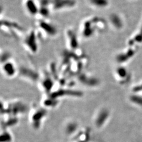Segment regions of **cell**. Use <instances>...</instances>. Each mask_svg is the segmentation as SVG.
Masks as SVG:
<instances>
[{
    "mask_svg": "<svg viewBox=\"0 0 142 142\" xmlns=\"http://www.w3.org/2000/svg\"><path fill=\"white\" fill-rule=\"evenodd\" d=\"M101 19L97 17L86 20L81 25L82 35L85 38H90L102 30Z\"/></svg>",
    "mask_w": 142,
    "mask_h": 142,
    "instance_id": "cell-1",
    "label": "cell"
},
{
    "mask_svg": "<svg viewBox=\"0 0 142 142\" xmlns=\"http://www.w3.org/2000/svg\"><path fill=\"white\" fill-rule=\"evenodd\" d=\"M46 115L47 111L44 107H33L30 115V122L33 127L36 129H38Z\"/></svg>",
    "mask_w": 142,
    "mask_h": 142,
    "instance_id": "cell-2",
    "label": "cell"
},
{
    "mask_svg": "<svg viewBox=\"0 0 142 142\" xmlns=\"http://www.w3.org/2000/svg\"><path fill=\"white\" fill-rule=\"evenodd\" d=\"M34 30L31 31L25 37L23 44L25 49L32 54L37 52L38 49V39Z\"/></svg>",
    "mask_w": 142,
    "mask_h": 142,
    "instance_id": "cell-3",
    "label": "cell"
},
{
    "mask_svg": "<svg viewBox=\"0 0 142 142\" xmlns=\"http://www.w3.org/2000/svg\"><path fill=\"white\" fill-rule=\"evenodd\" d=\"M83 93L81 91L69 89H58L52 92L49 95L52 98L59 99L62 97L72 96V97H81Z\"/></svg>",
    "mask_w": 142,
    "mask_h": 142,
    "instance_id": "cell-4",
    "label": "cell"
},
{
    "mask_svg": "<svg viewBox=\"0 0 142 142\" xmlns=\"http://www.w3.org/2000/svg\"><path fill=\"white\" fill-rule=\"evenodd\" d=\"M23 5L26 12L31 16H37L39 11V4L36 0H23Z\"/></svg>",
    "mask_w": 142,
    "mask_h": 142,
    "instance_id": "cell-5",
    "label": "cell"
},
{
    "mask_svg": "<svg viewBox=\"0 0 142 142\" xmlns=\"http://www.w3.org/2000/svg\"><path fill=\"white\" fill-rule=\"evenodd\" d=\"M2 63V71L3 74L8 77H14L18 72L16 64L11 59Z\"/></svg>",
    "mask_w": 142,
    "mask_h": 142,
    "instance_id": "cell-6",
    "label": "cell"
},
{
    "mask_svg": "<svg viewBox=\"0 0 142 142\" xmlns=\"http://www.w3.org/2000/svg\"><path fill=\"white\" fill-rule=\"evenodd\" d=\"M38 27L41 32H43L44 34H46V36H54L56 34L57 31L55 27L47 21L41 20L38 22Z\"/></svg>",
    "mask_w": 142,
    "mask_h": 142,
    "instance_id": "cell-7",
    "label": "cell"
},
{
    "mask_svg": "<svg viewBox=\"0 0 142 142\" xmlns=\"http://www.w3.org/2000/svg\"><path fill=\"white\" fill-rule=\"evenodd\" d=\"M40 85L42 90L49 94L54 90V83L53 81L51 76L49 75H44L41 78L40 81Z\"/></svg>",
    "mask_w": 142,
    "mask_h": 142,
    "instance_id": "cell-8",
    "label": "cell"
},
{
    "mask_svg": "<svg viewBox=\"0 0 142 142\" xmlns=\"http://www.w3.org/2000/svg\"><path fill=\"white\" fill-rule=\"evenodd\" d=\"M67 46L70 49L75 50L78 47V41L76 34L72 30H69L66 33Z\"/></svg>",
    "mask_w": 142,
    "mask_h": 142,
    "instance_id": "cell-9",
    "label": "cell"
},
{
    "mask_svg": "<svg viewBox=\"0 0 142 142\" xmlns=\"http://www.w3.org/2000/svg\"><path fill=\"white\" fill-rule=\"evenodd\" d=\"M76 3L74 0H63V1H61L60 0L59 1H57L54 3L53 9L56 10H61V9H69L72 8L75 5Z\"/></svg>",
    "mask_w": 142,
    "mask_h": 142,
    "instance_id": "cell-10",
    "label": "cell"
},
{
    "mask_svg": "<svg viewBox=\"0 0 142 142\" xmlns=\"http://www.w3.org/2000/svg\"><path fill=\"white\" fill-rule=\"evenodd\" d=\"M19 72L21 76H22L25 78L26 77L27 79H30V80L32 82H36L38 80L39 77L38 74L34 72V71L27 69V68H22Z\"/></svg>",
    "mask_w": 142,
    "mask_h": 142,
    "instance_id": "cell-11",
    "label": "cell"
},
{
    "mask_svg": "<svg viewBox=\"0 0 142 142\" xmlns=\"http://www.w3.org/2000/svg\"><path fill=\"white\" fill-rule=\"evenodd\" d=\"M59 104V100L52 98L49 95L45 98L43 100L42 105L44 108H53L58 105Z\"/></svg>",
    "mask_w": 142,
    "mask_h": 142,
    "instance_id": "cell-12",
    "label": "cell"
},
{
    "mask_svg": "<svg viewBox=\"0 0 142 142\" xmlns=\"http://www.w3.org/2000/svg\"><path fill=\"white\" fill-rule=\"evenodd\" d=\"M89 4L94 8L102 9L106 7L107 0H88Z\"/></svg>",
    "mask_w": 142,
    "mask_h": 142,
    "instance_id": "cell-13",
    "label": "cell"
},
{
    "mask_svg": "<svg viewBox=\"0 0 142 142\" xmlns=\"http://www.w3.org/2000/svg\"><path fill=\"white\" fill-rule=\"evenodd\" d=\"M3 130L4 131L1 134V142H12L13 137L9 131L7 129Z\"/></svg>",
    "mask_w": 142,
    "mask_h": 142,
    "instance_id": "cell-14",
    "label": "cell"
},
{
    "mask_svg": "<svg viewBox=\"0 0 142 142\" xmlns=\"http://www.w3.org/2000/svg\"><path fill=\"white\" fill-rule=\"evenodd\" d=\"M77 125L75 123L72 122L69 123L68 124H67L66 126V133L69 135H72L73 134H75L76 132L77 128Z\"/></svg>",
    "mask_w": 142,
    "mask_h": 142,
    "instance_id": "cell-15",
    "label": "cell"
},
{
    "mask_svg": "<svg viewBox=\"0 0 142 142\" xmlns=\"http://www.w3.org/2000/svg\"><path fill=\"white\" fill-rule=\"evenodd\" d=\"M73 142H76V141H73Z\"/></svg>",
    "mask_w": 142,
    "mask_h": 142,
    "instance_id": "cell-16",
    "label": "cell"
}]
</instances>
